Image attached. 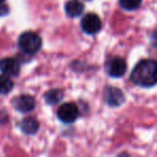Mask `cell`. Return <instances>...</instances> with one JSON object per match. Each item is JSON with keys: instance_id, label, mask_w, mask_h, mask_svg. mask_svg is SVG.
Segmentation results:
<instances>
[{"instance_id": "cell-1", "label": "cell", "mask_w": 157, "mask_h": 157, "mask_svg": "<svg viewBox=\"0 0 157 157\" xmlns=\"http://www.w3.org/2000/svg\"><path fill=\"white\" fill-rule=\"evenodd\" d=\"M131 80L137 85L144 87L157 84V60L144 59L138 63L131 72Z\"/></svg>"}, {"instance_id": "cell-2", "label": "cell", "mask_w": 157, "mask_h": 157, "mask_svg": "<svg viewBox=\"0 0 157 157\" xmlns=\"http://www.w3.org/2000/svg\"><path fill=\"white\" fill-rule=\"evenodd\" d=\"M18 45L21 50L26 54H35L41 48L42 40L37 33L27 31L21 35L18 39Z\"/></svg>"}, {"instance_id": "cell-3", "label": "cell", "mask_w": 157, "mask_h": 157, "mask_svg": "<svg viewBox=\"0 0 157 157\" xmlns=\"http://www.w3.org/2000/svg\"><path fill=\"white\" fill-rule=\"evenodd\" d=\"M57 116L63 123L71 124V123L75 122L76 118H78V109L72 102L63 103V105H61L59 107L58 111H57Z\"/></svg>"}, {"instance_id": "cell-4", "label": "cell", "mask_w": 157, "mask_h": 157, "mask_svg": "<svg viewBox=\"0 0 157 157\" xmlns=\"http://www.w3.org/2000/svg\"><path fill=\"white\" fill-rule=\"evenodd\" d=\"M81 27L84 33L87 35H95L98 31H100L101 27H102V23L97 14L87 13L82 18Z\"/></svg>"}, {"instance_id": "cell-5", "label": "cell", "mask_w": 157, "mask_h": 157, "mask_svg": "<svg viewBox=\"0 0 157 157\" xmlns=\"http://www.w3.org/2000/svg\"><path fill=\"white\" fill-rule=\"evenodd\" d=\"M13 105L16 110L23 113L31 112L36 107V100L33 96L29 95H21L13 99Z\"/></svg>"}, {"instance_id": "cell-6", "label": "cell", "mask_w": 157, "mask_h": 157, "mask_svg": "<svg viewBox=\"0 0 157 157\" xmlns=\"http://www.w3.org/2000/svg\"><path fill=\"white\" fill-rule=\"evenodd\" d=\"M127 69V63L122 57H114L111 59L108 66V73L112 78H121L125 74Z\"/></svg>"}, {"instance_id": "cell-7", "label": "cell", "mask_w": 157, "mask_h": 157, "mask_svg": "<svg viewBox=\"0 0 157 157\" xmlns=\"http://www.w3.org/2000/svg\"><path fill=\"white\" fill-rule=\"evenodd\" d=\"M0 71L7 76H16L20 73V63L14 58H3L0 61Z\"/></svg>"}, {"instance_id": "cell-8", "label": "cell", "mask_w": 157, "mask_h": 157, "mask_svg": "<svg viewBox=\"0 0 157 157\" xmlns=\"http://www.w3.org/2000/svg\"><path fill=\"white\" fill-rule=\"evenodd\" d=\"M105 98L108 105L111 107H117L124 102V94L121 90L116 87H108L105 92Z\"/></svg>"}, {"instance_id": "cell-9", "label": "cell", "mask_w": 157, "mask_h": 157, "mask_svg": "<svg viewBox=\"0 0 157 157\" xmlns=\"http://www.w3.org/2000/svg\"><path fill=\"white\" fill-rule=\"evenodd\" d=\"M66 13L69 17H76L80 16L84 11V6L78 0H70L65 6Z\"/></svg>"}, {"instance_id": "cell-10", "label": "cell", "mask_w": 157, "mask_h": 157, "mask_svg": "<svg viewBox=\"0 0 157 157\" xmlns=\"http://www.w3.org/2000/svg\"><path fill=\"white\" fill-rule=\"evenodd\" d=\"M21 128H22L23 132L27 133V135H33L39 129V123L33 117H26L21 123Z\"/></svg>"}, {"instance_id": "cell-11", "label": "cell", "mask_w": 157, "mask_h": 157, "mask_svg": "<svg viewBox=\"0 0 157 157\" xmlns=\"http://www.w3.org/2000/svg\"><path fill=\"white\" fill-rule=\"evenodd\" d=\"M63 94L60 90H51L45 94V100L48 105H55L63 99Z\"/></svg>"}, {"instance_id": "cell-12", "label": "cell", "mask_w": 157, "mask_h": 157, "mask_svg": "<svg viewBox=\"0 0 157 157\" xmlns=\"http://www.w3.org/2000/svg\"><path fill=\"white\" fill-rule=\"evenodd\" d=\"M13 88V82H12L11 78L7 76L5 74L0 75V94H8L10 93Z\"/></svg>"}, {"instance_id": "cell-13", "label": "cell", "mask_w": 157, "mask_h": 157, "mask_svg": "<svg viewBox=\"0 0 157 157\" xmlns=\"http://www.w3.org/2000/svg\"><path fill=\"white\" fill-rule=\"evenodd\" d=\"M142 0H121L120 3L122 6V8H124L125 10H136L140 7Z\"/></svg>"}, {"instance_id": "cell-14", "label": "cell", "mask_w": 157, "mask_h": 157, "mask_svg": "<svg viewBox=\"0 0 157 157\" xmlns=\"http://www.w3.org/2000/svg\"><path fill=\"white\" fill-rule=\"evenodd\" d=\"M9 12V9H8L7 6L5 5H0V16L6 15V14Z\"/></svg>"}, {"instance_id": "cell-15", "label": "cell", "mask_w": 157, "mask_h": 157, "mask_svg": "<svg viewBox=\"0 0 157 157\" xmlns=\"http://www.w3.org/2000/svg\"><path fill=\"white\" fill-rule=\"evenodd\" d=\"M2 2H3V0H0V5H1Z\"/></svg>"}]
</instances>
